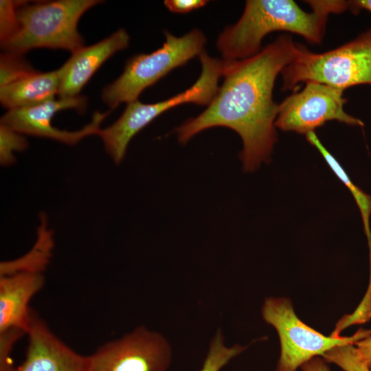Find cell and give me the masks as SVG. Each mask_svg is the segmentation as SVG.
<instances>
[{
    "label": "cell",
    "mask_w": 371,
    "mask_h": 371,
    "mask_svg": "<svg viewBox=\"0 0 371 371\" xmlns=\"http://www.w3.org/2000/svg\"><path fill=\"white\" fill-rule=\"evenodd\" d=\"M46 221L45 215L42 214L37 239L33 248L19 259L1 262L0 276L21 271L43 273L49 262L54 247L53 234Z\"/></svg>",
    "instance_id": "obj_15"
},
{
    "label": "cell",
    "mask_w": 371,
    "mask_h": 371,
    "mask_svg": "<svg viewBox=\"0 0 371 371\" xmlns=\"http://www.w3.org/2000/svg\"><path fill=\"white\" fill-rule=\"evenodd\" d=\"M306 140L320 153L331 170L344 183L352 194L359 209L363 221L364 232L368 239L370 251V263H371V230L370 227L371 196L366 193L352 181L339 162L320 142L315 131L307 133L306 135Z\"/></svg>",
    "instance_id": "obj_16"
},
{
    "label": "cell",
    "mask_w": 371,
    "mask_h": 371,
    "mask_svg": "<svg viewBox=\"0 0 371 371\" xmlns=\"http://www.w3.org/2000/svg\"><path fill=\"white\" fill-rule=\"evenodd\" d=\"M22 55L5 51L1 54L0 87L37 72Z\"/></svg>",
    "instance_id": "obj_18"
},
{
    "label": "cell",
    "mask_w": 371,
    "mask_h": 371,
    "mask_svg": "<svg viewBox=\"0 0 371 371\" xmlns=\"http://www.w3.org/2000/svg\"><path fill=\"white\" fill-rule=\"evenodd\" d=\"M207 2L206 0H166L164 5L172 12L183 14L202 8Z\"/></svg>",
    "instance_id": "obj_23"
},
{
    "label": "cell",
    "mask_w": 371,
    "mask_h": 371,
    "mask_svg": "<svg viewBox=\"0 0 371 371\" xmlns=\"http://www.w3.org/2000/svg\"><path fill=\"white\" fill-rule=\"evenodd\" d=\"M371 319V274L370 275L369 285L367 292L362 301L350 315H346L337 325L336 329L332 333V336H339V334L341 330L346 327L356 324H363Z\"/></svg>",
    "instance_id": "obj_22"
},
{
    "label": "cell",
    "mask_w": 371,
    "mask_h": 371,
    "mask_svg": "<svg viewBox=\"0 0 371 371\" xmlns=\"http://www.w3.org/2000/svg\"><path fill=\"white\" fill-rule=\"evenodd\" d=\"M313 10L324 12L341 13L349 8V1H306Z\"/></svg>",
    "instance_id": "obj_24"
},
{
    "label": "cell",
    "mask_w": 371,
    "mask_h": 371,
    "mask_svg": "<svg viewBox=\"0 0 371 371\" xmlns=\"http://www.w3.org/2000/svg\"><path fill=\"white\" fill-rule=\"evenodd\" d=\"M25 361L12 371H87L88 356L63 342L32 313Z\"/></svg>",
    "instance_id": "obj_11"
},
{
    "label": "cell",
    "mask_w": 371,
    "mask_h": 371,
    "mask_svg": "<svg viewBox=\"0 0 371 371\" xmlns=\"http://www.w3.org/2000/svg\"><path fill=\"white\" fill-rule=\"evenodd\" d=\"M61 68L35 74L0 87V102L8 110L28 108L54 99L58 95Z\"/></svg>",
    "instance_id": "obj_14"
},
{
    "label": "cell",
    "mask_w": 371,
    "mask_h": 371,
    "mask_svg": "<svg viewBox=\"0 0 371 371\" xmlns=\"http://www.w3.org/2000/svg\"><path fill=\"white\" fill-rule=\"evenodd\" d=\"M164 35L166 40L160 48L129 58L122 74L102 89L101 98L111 109L137 100L145 89L204 51L206 38L199 29L181 36L168 31Z\"/></svg>",
    "instance_id": "obj_6"
},
{
    "label": "cell",
    "mask_w": 371,
    "mask_h": 371,
    "mask_svg": "<svg viewBox=\"0 0 371 371\" xmlns=\"http://www.w3.org/2000/svg\"><path fill=\"white\" fill-rule=\"evenodd\" d=\"M27 146V142L22 133L0 124V161L9 166L15 161L14 153L22 151Z\"/></svg>",
    "instance_id": "obj_20"
},
{
    "label": "cell",
    "mask_w": 371,
    "mask_h": 371,
    "mask_svg": "<svg viewBox=\"0 0 371 371\" xmlns=\"http://www.w3.org/2000/svg\"><path fill=\"white\" fill-rule=\"evenodd\" d=\"M245 347L235 345L227 347L221 330L212 339L202 368L199 371H220L232 359L241 353Z\"/></svg>",
    "instance_id": "obj_17"
},
{
    "label": "cell",
    "mask_w": 371,
    "mask_h": 371,
    "mask_svg": "<svg viewBox=\"0 0 371 371\" xmlns=\"http://www.w3.org/2000/svg\"><path fill=\"white\" fill-rule=\"evenodd\" d=\"M328 15L315 10L306 12L292 0H248L238 21L219 34L216 47L223 60L246 59L259 53L262 39L276 31L297 34L318 44Z\"/></svg>",
    "instance_id": "obj_2"
},
{
    "label": "cell",
    "mask_w": 371,
    "mask_h": 371,
    "mask_svg": "<svg viewBox=\"0 0 371 371\" xmlns=\"http://www.w3.org/2000/svg\"><path fill=\"white\" fill-rule=\"evenodd\" d=\"M99 0H58L28 4L17 8L19 29L1 44L5 52L23 54L35 48L62 49L71 54L84 47L77 26L88 10Z\"/></svg>",
    "instance_id": "obj_3"
},
{
    "label": "cell",
    "mask_w": 371,
    "mask_h": 371,
    "mask_svg": "<svg viewBox=\"0 0 371 371\" xmlns=\"http://www.w3.org/2000/svg\"><path fill=\"white\" fill-rule=\"evenodd\" d=\"M130 36L119 29L111 36L71 54L60 67L62 70L58 95L60 98L79 95L83 87L99 67L115 53L128 47Z\"/></svg>",
    "instance_id": "obj_12"
},
{
    "label": "cell",
    "mask_w": 371,
    "mask_h": 371,
    "mask_svg": "<svg viewBox=\"0 0 371 371\" xmlns=\"http://www.w3.org/2000/svg\"><path fill=\"white\" fill-rule=\"evenodd\" d=\"M349 8L355 13L359 12L361 10L371 12V0L350 1Z\"/></svg>",
    "instance_id": "obj_27"
},
{
    "label": "cell",
    "mask_w": 371,
    "mask_h": 371,
    "mask_svg": "<svg viewBox=\"0 0 371 371\" xmlns=\"http://www.w3.org/2000/svg\"><path fill=\"white\" fill-rule=\"evenodd\" d=\"M355 345L363 359L371 368V335L359 340Z\"/></svg>",
    "instance_id": "obj_25"
},
{
    "label": "cell",
    "mask_w": 371,
    "mask_h": 371,
    "mask_svg": "<svg viewBox=\"0 0 371 371\" xmlns=\"http://www.w3.org/2000/svg\"><path fill=\"white\" fill-rule=\"evenodd\" d=\"M282 89L315 81L340 89L371 85V27L334 49L315 53L300 45L295 59L281 72Z\"/></svg>",
    "instance_id": "obj_5"
},
{
    "label": "cell",
    "mask_w": 371,
    "mask_h": 371,
    "mask_svg": "<svg viewBox=\"0 0 371 371\" xmlns=\"http://www.w3.org/2000/svg\"><path fill=\"white\" fill-rule=\"evenodd\" d=\"M322 357L327 362L336 364L344 371H371L354 344L335 347Z\"/></svg>",
    "instance_id": "obj_19"
},
{
    "label": "cell",
    "mask_w": 371,
    "mask_h": 371,
    "mask_svg": "<svg viewBox=\"0 0 371 371\" xmlns=\"http://www.w3.org/2000/svg\"><path fill=\"white\" fill-rule=\"evenodd\" d=\"M262 315L279 336L280 355L276 371H296L304 363L335 347L355 344L371 335V330L361 329L351 337L325 336L301 321L286 297L267 298Z\"/></svg>",
    "instance_id": "obj_7"
},
{
    "label": "cell",
    "mask_w": 371,
    "mask_h": 371,
    "mask_svg": "<svg viewBox=\"0 0 371 371\" xmlns=\"http://www.w3.org/2000/svg\"><path fill=\"white\" fill-rule=\"evenodd\" d=\"M87 98L77 95L58 98L23 109L8 110L1 118V124L7 126L22 134L52 139L66 144L74 145L83 138L98 135L100 124L109 111L95 112L89 123L75 131L61 130L52 126L51 121L58 111L75 109L80 113L85 111Z\"/></svg>",
    "instance_id": "obj_10"
},
{
    "label": "cell",
    "mask_w": 371,
    "mask_h": 371,
    "mask_svg": "<svg viewBox=\"0 0 371 371\" xmlns=\"http://www.w3.org/2000/svg\"><path fill=\"white\" fill-rule=\"evenodd\" d=\"M343 92L342 89L326 84L306 82L301 91L289 95L278 105L276 127L306 135L330 120L363 126L361 120L344 111L346 100Z\"/></svg>",
    "instance_id": "obj_8"
},
{
    "label": "cell",
    "mask_w": 371,
    "mask_h": 371,
    "mask_svg": "<svg viewBox=\"0 0 371 371\" xmlns=\"http://www.w3.org/2000/svg\"><path fill=\"white\" fill-rule=\"evenodd\" d=\"M25 1H0V41L1 45L11 39L19 31V22L17 8Z\"/></svg>",
    "instance_id": "obj_21"
},
{
    "label": "cell",
    "mask_w": 371,
    "mask_h": 371,
    "mask_svg": "<svg viewBox=\"0 0 371 371\" xmlns=\"http://www.w3.org/2000/svg\"><path fill=\"white\" fill-rule=\"evenodd\" d=\"M300 368L302 371H330L326 363L318 357L304 363Z\"/></svg>",
    "instance_id": "obj_26"
},
{
    "label": "cell",
    "mask_w": 371,
    "mask_h": 371,
    "mask_svg": "<svg viewBox=\"0 0 371 371\" xmlns=\"http://www.w3.org/2000/svg\"><path fill=\"white\" fill-rule=\"evenodd\" d=\"M201 65L197 80L188 89L171 98L152 104L138 100L127 103L121 116L98 135L106 153L115 164L124 159L132 138L164 112L178 105L193 103L207 106L217 93L226 61L210 56L205 50L199 56Z\"/></svg>",
    "instance_id": "obj_4"
},
{
    "label": "cell",
    "mask_w": 371,
    "mask_h": 371,
    "mask_svg": "<svg viewBox=\"0 0 371 371\" xmlns=\"http://www.w3.org/2000/svg\"><path fill=\"white\" fill-rule=\"evenodd\" d=\"M44 281L40 272L21 271L0 276V333L14 330L27 334L33 313L29 302Z\"/></svg>",
    "instance_id": "obj_13"
},
{
    "label": "cell",
    "mask_w": 371,
    "mask_h": 371,
    "mask_svg": "<svg viewBox=\"0 0 371 371\" xmlns=\"http://www.w3.org/2000/svg\"><path fill=\"white\" fill-rule=\"evenodd\" d=\"M170 360L168 341L140 326L89 355L87 371H166Z\"/></svg>",
    "instance_id": "obj_9"
},
{
    "label": "cell",
    "mask_w": 371,
    "mask_h": 371,
    "mask_svg": "<svg viewBox=\"0 0 371 371\" xmlns=\"http://www.w3.org/2000/svg\"><path fill=\"white\" fill-rule=\"evenodd\" d=\"M300 47L289 34H283L251 57L225 60L222 85L201 113L175 129L178 141L185 144L201 131L224 126L242 139L240 159L245 172L268 163L277 142L279 104L273 98L275 81L297 56Z\"/></svg>",
    "instance_id": "obj_1"
}]
</instances>
